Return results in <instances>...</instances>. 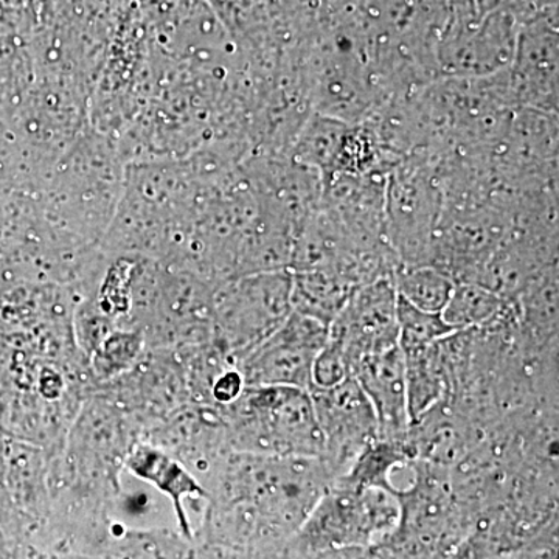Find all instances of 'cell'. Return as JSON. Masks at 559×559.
<instances>
[{
  "instance_id": "cell-1",
  "label": "cell",
  "mask_w": 559,
  "mask_h": 559,
  "mask_svg": "<svg viewBox=\"0 0 559 559\" xmlns=\"http://www.w3.org/2000/svg\"><path fill=\"white\" fill-rule=\"evenodd\" d=\"M333 480L320 459L229 451L202 480L210 536L230 547L288 544Z\"/></svg>"
},
{
  "instance_id": "cell-2",
  "label": "cell",
  "mask_w": 559,
  "mask_h": 559,
  "mask_svg": "<svg viewBox=\"0 0 559 559\" xmlns=\"http://www.w3.org/2000/svg\"><path fill=\"white\" fill-rule=\"evenodd\" d=\"M219 407L230 451L322 459V432L310 390L246 385L234 403Z\"/></svg>"
},
{
  "instance_id": "cell-3",
  "label": "cell",
  "mask_w": 559,
  "mask_h": 559,
  "mask_svg": "<svg viewBox=\"0 0 559 559\" xmlns=\"http://www.w3.org/2000/svg\"><path fill=\"white\" fill-rule=\"evenodd\" d=\"M399 521V489L359 487L334 479L286 547L300 558L369 549L388 539Z\"/></svg>"
},
{
  "instance_id": "cell-4",
  "label": "cell",
  "mask_w": 559,
  "mask_h": 559,
  "mask_svg": "<svg viewBox=\"0 0 559 559\" xmlns=\"http://www.w3.org/2000/svg\"><path fill=\"white\" fill-rule=\"evenodd\" d=\"M290 271L257 272L221 283L213 294L212 342L237 366L293 312Z\"/></svg>"
},
{
  "instance_id": "cell-5",
  "label": "cell",
  "mask_w": 559,
  "mask_h": 559,
  "mask_svg": "<svg viewBox=\"0 0 559 559\" xmlns=\"http://www.w3.org/2000/svg\"><path fill=\"white\" fill-rule=\"evenodd\" d=\"M443 212V191L432 154L418 153L400 160L385 183V237L400 266L429 264Z\"/></svg>"
},
{
  "instance_id": "cell-6",
  "label": "cell",
  "mask_w": 559,
  "mask_h": 559,
  "mask_svg": "<svg viewBox=\"0 0 559 559\" xmlns=\"http://www.w3.org/2000/svg\"><path fill=\"white\" fill-rule=\"evenodd\" d=\"M329 340V326L293 311L237 364L245 385L310 390L312 367Z\"/></svg>"
},
{
  "instance_id": "cell-7",
  "label": "cell",
  "mask_w": 559,
  "mask_h": 559,
  "mask_svg": "<svg viewBox=\"0 0 559 559\" xmlns=\"http://www.w3.org/2000/svg\"><path fill=\"white\" fill-rule=\"evenodd\" d=\"M310 393L323 439L320 460L337 479L352 468L367 447L380 439L377 415L353 377L333 388H312Z\"/></svg>"
},
{
  "instance_id": "cell-8",
  "label": "cell",
  "mask_w": 559,
  "mask_h": 559,
  "mask_svg": "<svg viewBox=\"0 0 559 559\" xmlns=\"http://www.w3.org/2000/svg\"><path fill=\"white\" fill-rule=\"evenodd\" d=\"M393 277H382L355 290L329 326V341L344 353L349 366L367 356L399 347V318Z\"/></svg>"
},
{
  "instance_id": "cell-9",
  "label": "cell",
  "mask_w": 559,
  "mask_h": 559,
  "mask_svg": "<svg viewBox=\"0 0 559 559\" xmlns=\"http://www.w3.org/2000/svg\"><path fill=\"white\" fill-rule=\"evenodd\" d=\"M352 377L358 381L373 406L378 419V437L396 443H409L412 421L406 366L400 345L359 360Z\"/></svg>"
},
{
  "instance_id": "cell-10",
  "label": "cell",
  "mask_w": 559,
  "mask_h": 559,
  "mask_svg": "<svg viewBox=\"0 0 559 559\" xmlns=\"http://www.w3.org/2000/svg\"><path fill=\"white\" fill-rule=\"evenodd\" d=\"M514 108L558 116V44L550 28L535 31L521 40L509 69Z\"/></svg>"
},
{
  "instance_id": "cell-11",
  "label": "cell",
  "mask_w": 559,
  "mask_h": 559,
  "mask_svg": "<svg viewBox=\"0 0 559 559\" xmlns=\"http://www.w3.org/2000/svg\"><path fill=\"white\" fill-rule=\"evenodd\" d=\"M123 469L143 484L151 485L160 495L167 496L183 538H193V530L187 516L186 500H207L209 495L198 477L190 473L183 463L156 444L135 441L124 457Z\"/></svg>"
},
{
  "instance_id": "cell-12",
  "label": "cell",
  "mask_w": 559,
  "mask_h": 559,
  "mask_svg": "<svg viewBox=\"0 0 559 559\" xmlns=\"http://www.w3.org/2000/svg\"><path fill=\"white\" fill-rule=\"evenodd\" d=\"M444 340L426 347L401 349L412 423L450 396L451 364Z\"/></svg>"
},
{
  "instance_id": "cell-13",
  "label": "cell",
  "mask_w": 559,
  "mask_h": 559,
  "mask_svg": "<svg viewBox=\"0 0 559 559\" xmlns=\"http://www.w3.org/2000/svg\"><path fill=\"white\" fill-rule=\"evenodd\" d=\"M293 311L330 326L349 297L360 286L349 275L333 267L290 271Z\"/></svg>"
},
{
  "instance_id": "cell-14",
  "label": "cell",
  "mask_w": 559,
  "mask_h": 559,
  "mask_svg": "<svg viewBox=\"0 0 559 559\" xmlns=\"http://www.w3.org/2000/svg\"><path fill=\"white\" fill-rule=\"evenodd\" d=\"M510 304L479 283L457 282L441 316L455 331L480 329L502 318Z\"/></svg>"
},
{
  "instance_id": "cell-15",
  "label": "cell",
  "mask_w": 559,
  "mask_h": 559,
  "mask_svg": "<svg viewBox=\"0 0 559 559\" xmlns=\"http://www.w3.org/2000/svg\"><path fill=\"white\" fill-rule=\"evenodd\" d=\"M415 462L411 443L374 440L353 463L352 468L337 477L359 487H371L396 491L392 484L393 471Z\"/></svg>"
},
{
  "instance_id": "cell-16",
  "label": "cell",
  "mask_w": 559,
  "mask_h": 559,
  "mask_svg": "<svg viewBox=\"0 0 559 559\" xmlns=\"http://www.w3.org/2000/svg\"><path fill=\"white\" fill-rule=\"evenodd\" d=\"M396 294L423 311L441 312L454 289V278L430 264H401L393 272Z\"/></svg>"
},
{
  "instance_id": "cell-17",
  "label": "cell",
  "mask_w": 559,
  "mask_h": 559,
  "mask_svg": "<svg viewBox=\"0 0 559 559\" xmlns=\"http://www.w3.org/2000/svg\"><path fill=\"white\" fill-rule=\"evenodd\" d=\"M146 352L142 331L114 329L92 353L90 370L97 382H109L138 366Z\"/></svg>"
},
{
  "instance_id": "cell-18",
  "label": "cell",
  "mask_w": 559,
  "mask_h": 559,
  "mask_svg": "<svg viewBox=\"0 0 559 559\" xmlns=\"http://www.w3.org/2000/svg\"><path fill=\"white\" fill-rule=\"evenodd\" d=\"M396 318H399L401 349L426 347L455 333V330L444 322L441 312L419 310L400 296L396 304Z\"/></svg>"
},
{
  "instance_id": "cell-19",
  "label": "cell",
  "mask_w": 559,
  "mask_h": 559,
  "mask_svg": "<svg viewBox=\"0 0 559 559\" xmlns=\"http://www.w3.org/2000/svg\"><path fill=\"white\" fill-rule=\"evenodd\" d=\"M245 388L240 370L231 366L224 370L213 382L210 396H212L213 404H216V406H227L241 395Z\"/></svg>"
}]
</instances>
